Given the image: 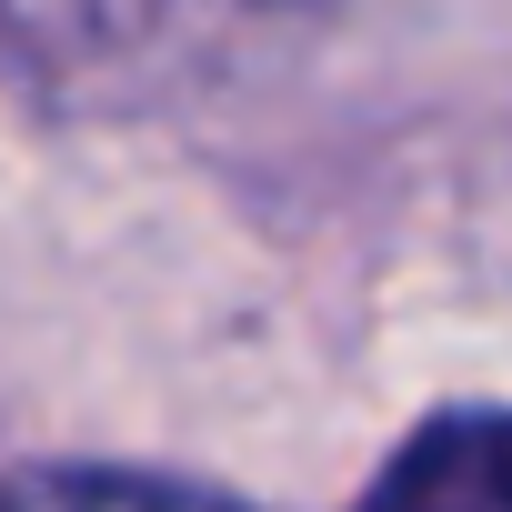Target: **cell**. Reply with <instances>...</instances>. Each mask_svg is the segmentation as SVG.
<instances>
[{
  "label": "cell",
  "instance_id": "cell-1",
  "mask_svg": "<svg viewBox=\"0 0 512 512\" xmlns=\"http://www.w3.org/2000/svg\"><path fill=\"white\" fill-rule=\"evenodd\" d=\"M332 11V0H0L41 61L111 81V91H171L201 81L262 41H292Z\"/></svg>",
  "mask_w": 512,
  "mask_h": 512
},
{
  "label": "cell",
  "instance_id": "cell-3",
  "mask_svg": "<svg viewBox=\"0 0 512 512\" xmlns=\"http://www.w3.org/2000/svg\"><path fill=\"white\" fill-rule=\"evenodd\" d=\"M0 512H251L231 492L201 482H161V472H101V462H41L0 482Z\"/></svg>",
  "mask_w": 512,
  "mask_h": 512
},
{
  "label": "cell",
  "instance_id": "cell-2",
  "mask_svg": "<svg viewBox=\"0 0 512 512\" xmlns=\"http://www.w3.org/2000/svg\"><path fill=\"white\" fill-rule=\"evenodd\" d=\"M362 512H512V412H442L422 422Z\"/></svg>",
  "mask_w": 512,
  "mask_h": 512
}]
</instances>
